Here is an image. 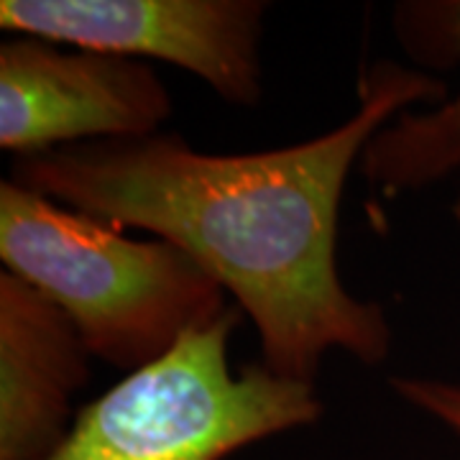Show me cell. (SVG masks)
<instances>
[{
    "label": "cell",
    "instance_id": "obj_1",
    "mask_svg": "<svg viewBox=\"0 0 460 460\" xmlns=\"http://www.w3.org/2000/svg\"><path fill=\"white\" fill-rule=\"evenodd\" d=\"M445 98V84L425 69L378 62L363 75L353 115L302 144L208 154L180 133L159 131L18 156L11 180L187 251L253 323L263 366L314 384L330 350L366 366L392 350L384 307L358 299L341 279V199L386 123Z\"/></svg>",
    "mask_w": 460,
    "mask_h": 460
},
{
    "label": "cell",
    "instance_id": "obj_2",
    "mask_svg": "<svg viewBox=\"0 0 460 460\" xmlns=\"http://www.w3.org/2000/svg\"><path fill=\"white\" fill-rule=\"evenodd\" d=\"M0 261L77 325L93 358L133 374L230 307L228 292L187 251L0 181Z\"/></svg>",
    "mask_w": 460,
    "mask_h": 460
},
{
    "label": "cell",
    "instance_id": "obj_3",
    "mask_svg": "<svg viewBox=\"0 0 460 460\" xmlns=\"http://www.w3.org/2000/svg\"><path fill=\"white\" fill-rule=\"evenodd\" d=\"M243 313L230 305L159 361L120 378L47 460H226L292 429L313 428L325 407L310 381L263 363L230 368L228 345Z\"/></svg>",
    "mask_w": 460,
    "mask_h": 460
},
{
    "label": "cell",
    "instance_id": "obj_4",
    "mask_svg": "<svg viewBox=\"0 0 460 460\" xmlns=\"http://www.w3.org/2000/svg\"><path fill=\"white\" fill-rule=\"evenodd\" d=\"M263 0H3L0 29L126 59H159L230 105L263 98Z\"/></svg>",
    "mask_w": 460,
    "mask_h": 460
},
{
    "label": "cell",
    "instance_id": "obj_5",
    "mask_svg": "<svg viewBox=\"0 0 460 460\" xmlns=\"http://www.w3.org/2000/svg\"><path fill=\"white\" fill-rule=\"evenodd\" d=\"M172 113L164 80L146 62L31 36L0 47V148L13 159L146 138Z\"/></svg>",
    "mask_w": 460,
    "mask_h": 460
},
{
    "label": "cell",
    "instance_id": "obj_6",
    "mask_svg": "<svg viewBox=\"0 0 460 460\" xmlns=\"http://www.w3.org/2000/svg\"><path fill=\"white\" fill-rule=\"evenodd\" d=\"M93 353L69 314L0 274V460H47L75 425Z\"/></svg>",
    "mask_w": 460,
    "mask_h": 460
},
{
    "label": "cell",
    "instance_id": "obj_7",
    "mask_svg": "<svg viewBox=\"0 0 460 460\" xmlns=\"http://www.w3.org/2000/svg\"><path fill=\"white\" fill-rule=\"evenodd\" d=\"M399 44L420 65H460V0H414L394 11ZM361 174L386 195L422 190L460 169V93L428 111H404L363 151Z\"/></svg>",
    "mask_w": 460,
    "mask_h": 460
},
{
    "label": "cell",
    "instance_id": "obj_8",
    "mask_svg": "<svg viewBox=\"0 0 460 460\" xmlns=\"http://www.w3.org/2000/svg\"><path fill=\"white\" fill-rule=\"evenodd\" d=\"M392 389L402 402L443 422L456 435H460V386L443 378L428 376H392Z\"/></svg>",
    "mask_w": 460,
    "mask_h": 460
},
{
    "label": "cell",
    "instance_id": "obj_9",
    "mask_svg": "<svg viewBox=\"0 0 460 460\" xmlns=\"http://www.w3.org/2000/svg\"><path fill=\"white\" fill-rule=\"evenodd\" d=\"M453 213H456V217H458V223H460V198L458 202H456V208H453Z\"/></svg>",
    "mask_w": 460,
    "mask_h": 460
}]
</instances>
